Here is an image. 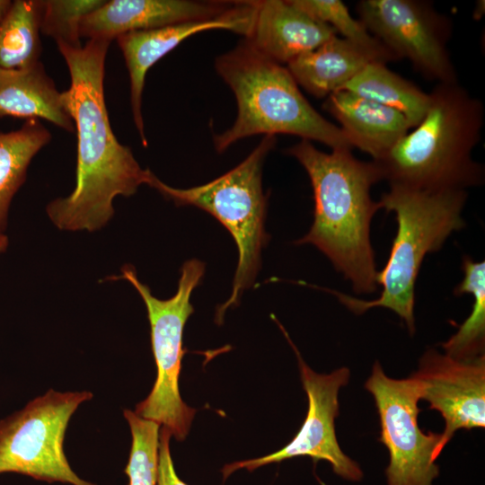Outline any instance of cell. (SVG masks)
Segmentation results:
<instances>
[{
    "label": "cell",
    "instance_id": "6da1fadb",
    "mask_svg": "<svg viewBox=\"0 0 485 485\" xmlns=\"http://www.w3.org/2000/svg\"><path fill=\"white\" fill-rule=\"evenodd\" d=\"M110 42L93 39L80 47L57 43L71 78L62 99L77 137L75 188L46 207L60 230L93 232L105 226L114 215L113 199L135 194L151 172L141 168L110 124L103 82Z\"/></svg>",
    "mask_w": 485,
    "mask_h": 485
},
{
    "label": "cell",
    "instance_id": "7a4b0ae2",
    "mask_svg": "<svg viewBox=\"0 0 485 485\" xmlns=\"http://www.w3.org/2000/svg\"><path fill=\"white\" fill-rule=\"evenodd\" d=\"M307 172L313 191V222L295 244H313L348 280L357 294L378 288L370 226L381 208L370 195L383 180L374 161L356 158L349 149L322 152L306 139L286 149Z\"/></svg>",
    "mask_w": 485,
    "mask_h": 485
},
{
    "label": "cell",
    "instance_id": "3957f363",
    "mask_svg": "<svg viewBox=\"0 0 485 485\" xmlns=\"http://www.w3.org/2000/svg\"><path fill=\"white\" fill-rule=\"evenodd\" d=\"M482 102L457 82L440 83L429 93L421 121L380 160L390 185L438 191L466 190L484 182L472 158L483 127Z\"/></svg>",
    "mask_w": 485,
    "mask_h": 485
},
{
    "label": "cell",
    "instance_id": "277c9868",
    "mask_svg": "<svg viewBox=\"0 0 485 485\" xmlns=\"http://www.w3.org/2000/svg\"><path fill=\"white\" fill-rule=\"evenodd\" d=\"M215 67L237 102L233 126L214 136L218 153L259 134H288L320 142L331 150L353 149L340 127L323 118L305 99L288 69L262 55L245 39L218 56Z\"/></svg>",
    "mask_w": 485,
    "mask_h": 485
},
{
    "label": "cell",
    "instance_id": "5b68a950",
    "mask_svg": "<svg viewBox=\"0 0 485 485\" xmlns=\"http://www.w3.org/2000/svg\"><path fill=\"white\" fill-rule=\"evenodd\" d=\"M467 191L449 190L428 191L390 185L378 201L381 208L393 212L397 231L389 259L376 283L382 287L375 300L358 299L340 291L317 287L330 292L355 314L374 307L393 311L415 331V285L420 266L428 253L441 249L447 238L464 227L463 210Z\"/></svg>",
    "mask_w": 485,
    "mask_h": 485
},
{
    "label": "cell",
    "instance_id": "8992f818",
    "mask_svg": "<svg viewBox=\"0 0 485 485\" xmlns=\"http://www.w3.org/2000/svg\"><path fill=\"white\" fill-rule=\"evenodd\" d=\"M275 145L276 136H264L237 166L199 186L179 189L163 182L152 172L148 177L146 185L176 206H193L214 216L236 243L238 261L231 295L216 309V322L219 324L227 309L236 306L243 292L254 284L261 251L269 239L265 231L268 199L261 175L264 160Z\"/></svg>",
    "mask_w": 485,
    "mask_h": 485
},
{
    "label": "cell",
    "instance_id": "52a82bcc",
    "mask_svg": "<svg viewBox=\"0 0 485 485\" xmlns=\"http://www.w3.org/2000/svg\"><path fill=\"white\" fill-rule=\"evenodd\" d=\"M205 273V264L190 259L182 264L178 288L168 299L155 297L142 283L130 265L121 269L118 278L128 280L142 297L150 323L151 346L157 375L148 396L140 401L135 413L166 428L176 440L186 438L196 410L181 399L179 376L186 349L182 345L183 331L194 308L190 296Z\"/></svg>",
    "mask_w": 485,
    "mask_h": 485
},
{
    "label": "cell",
    "instance_id": "ba28073f",
    "mask_svg": "<svg viewBox=\"0 0 485 485\" xmlns=\"http://www.w3.org/2000/svg\"><path fill=\"white\" fill-rule=\"evenodd\" d=\"M90 392L49 389L0 420V473L16 472L48 482L94 485L70 467L63 444L68 422Z\"/></svg>",
    "mask_w": 485,
    "mask_h": 485
},
{
    "label": "cell",
    "instance_id": "9c48e42d",
    "mask_svg": "<svg viewBox=\"0 0 485 485\" xmlns=\"http://www.w3.org/2000/svg\"><path fill=\"white\" fill-rule=\"evenodd\" d=\"M380 419V441L389 452L387 485H433L439 475L435 463L441 434L419 427V401L415 380L387 376L378 362L366 380Z\"/></svg>",
    "mask_w": 485,
    "mask_h": 485
},
{
    "label": "cell",
    "instance_id": "30bf717a",
    "mask_svg": "<svg viewBox=\"0 0 485 485\" xmlns=\"http://www.w3.org/2000/svg\"><path fill=\"white\" fill-rule=\"evenodd\" d=\"M357 11L366 29L399 59L408 58L438 84L457 82L446 48L451 24L429 2L362 0Z\"/></svg>",
    "mask_w": 485,
    "mask_h": 485
},
{
    "label": "cell",
    "instance_id": "8fae6325",
    "mask_svg": "<svg viewBox=\"0 0 485 485\" xmlns=\"http://www.w3.org/2000/svg\"><path fill=\"white\" fill-rule=\"evenodd\" d=\"M272 318L297 357L302 384L308 398L307 414L299 431L287 445L262 457L225 465L222 469L224 480L239 469L252 472L266 464L280 463L296 456H309L314 462L327 461L333 472L347 481H361L363 472L358 463L340 449L334 426V419L339 414V391L348 384L349 370L340 367L331 374L314 372L304 361L284 327L274 316Z\"/></svg>",
    "mask_w": 485,
    "mask_h": 485
},
{
    "label": "cell",
    "instance_id": "7c38bea8",
    "mask_svg": "<svg viewBox=\"0 0 485 485\" xmlns=\"http://www.w3.org/2000/svg\"><path fill=\"white\" fill-rule=\"evenodd\" d=\"M411 377L419 400L427 401L429 409L439 411L445 419L438 456L457 430L484 428V355L459 359L428 349Z\"/></svg>",
    "mask_w": 485,
    "mask_h": 485
},
{
    "label": "cell",
    "instance_id": "4fadbf2b",
    "mask_svg": "<svg viewBox=\"0 0 485 485\" xmlns=\"http://www.w3.org/2000/svg\"><path fill=\"white\" fill-rule=\"evenodd\" d=\"M258 1H235L225 13L209 19L176 23L158 29L136 31L116 38L130 79L133 120L143 146H147L142 114V95L149 68L187 38L209 30H227L250 37Z\"/></svg>",
    "mask_w": 485,
    "mask_h": 485
},
{
    "label": "cell",
    "instance_id": "5bb4252c",
    "mask_svg": "<svg viewBox=\"0 0 485 485\" xmlns=\"http://www.w3.org/2000/svg\"><path fill=\"white\" fill-rule=\"evenodd\" d=\"M235 1L111 0L84 16L80 37L112 41L121 34L216 17Z\"/></svg>",
    "mask_w": 485,
    "mask_h": 485
},
{
    "label": "cell",
    "instance_id": "9a60e30c",
    "mask_svg": "<svg viewBox=\"0 0 485 485\" xmlns=\"http://www.w3.org/2000/svg\"><path fill=\"white\" fill-rule=\"evenodd\" d=\"M336 31L292 4L291 0L258 1L252 31L245 39L269 59L288 64L333 36Z\"/></svg>",
    "mask_w": 485,
    "mask_h": 485
},
{
    "label": "cell",
    "instance_id": "2e32d148",
    "mask_svg": "<svg viewBox=\"0 0 485 485\" xmlns=\"http://www.w3.org/2000/svg\"><path fill=\"white\" fill-rule=\"evenodd\" d=\"M323 109L340 123L352 148L383 158L411 128V123L394 109L339 90L328 97Z\"/></svg>",
    "mask_w": 485,
    "mask_h": 485
},
{
    "label": "cell",
    "instance_id": "e0dca14e",
    "mask_svg": "<svg viewBox=\"0 0 485 485\" xmlns=\"http://www.w3.org/2000/svg\"><path fill=\"white\" fill-rule=\"evenodd\" d=\"M43 119L68 132L75 124L62 99V92L39 60L18 68L0 67V117Z\"/></svg>",
    "mask_w": 485,
    "mask_h": 485
},
{
    "label": "cell",
    "instance_id": "ac0fdd59",
    "mask_svg": "<svg viewBox=\"0 0 485 485\" xmlns=\"http://www.w3.org/2000/svg\"><path fill=\"white\" fill-rule=\"evenodd\" d=\"M375 61L380 62L371 53L335 35L290 61L287 68L298 85L316 98H326Z\"/></svg>",
    "mask_w": 485,
    "mask_h": 485
},
{
    "label": "cell",
    "instance_id": "d6986e66",
    "mask_svg": "<svg viewBox=\"0 0 485 485\" xmlns=\"http://www.w3.org/2000/svg\"><path fill=\"white\" fill-rule=\"evenodd\" d=\"M341 90L396 110L413 128L421 121L429 103V93L376 61L368 63Z\"/></svg>",
    "mask_w": 485,
    "mask_h": 485
},
{
    "label": "cell",
    "instance_id": "ffe728a7",
    "mask_svg": "<svg viewBox=\"0 0 485 485\" xmlns=\"http://www.w3.org/2000/svg\"><path fill=\"white\" fill-rule=\"evenodd\" d=\"M50 139V132L38 119L0 132V234L6 229L12 199L26 180L29 164Z\"/></svg>",
    "mask_w": 485,
    "mask_h": 485
},
{
    "label": "cell",
    "instance_id": "44dd1931",
    "mask_svg": "<svg viewBox=\"0 0 485 485\" xmlns=\"http://www.w3.org/2000/svg\"><path fill=\"white\" fill-rule=\"evenodd\" d=\"M43 1L15 0L0 22V67L18 68L39 61Z\"/></svg>",
    "mask_w": 485,
    "mask_h": 485
},
{
    "label": "cell",
    "instance_id": "7402d4cb",
    "mask_svg": "<svg viewBox=\"0 0 485 485\" xmlns=\"http://www.w3.org/2000/svg\"><path fill=\"white\" fill-rule=\"evenodd\" d=\"M462 268L463 278L454 294H472V312L457 332L442 344L446 355L459 359L481 356L485 340V262L465 256Z\"/></svg>",
    "mask_w": 485,
    "mask_h": 485
},
{
    "label": "cell",
    "instance_id": "603a6c76",
    "mask_svg": "<svg viewBox=\"0 0 485 485\" xmlns=\"http://www.w3.org/2000/svg\"><path fill=\"white\" fill-rule=\"evenodd\" d=\"M296 7L331 26L341 38L371 53L386 64L399 58L380 40L374 37L358 20L352 17L347 5L340 0H291Z\"/></svg>",
    "mask_w": 485,
    "mask_h": 485
},
{
    "label": "cell",
    "instance_id": "cb8c5ba5",
    "mask_svg": "<svg viewBox=\"0 0 485 485\" xmlns=\"http://www.w3.org/2000/svg\"><path fill=\"white\" fill-rule=\"evenodd\" d=\"M130 427L132 443L125 473L128 485H156L159 463L160 424L124 410Z\"/></svg>",
    "mask_w": 485,
    "mask_h": 485
},
{
    "label": "cell",
    "instance_id": "d4e9b609",
    "mask_svg": "<svg viewBox=\"0 0 485 485\" xmlns=\"http://www.w3.org/2000/svg\"><path fill=\"white\" fill-rule=\"evenodd\" d=\"M105 1L103 0H47L43 1L40 31L57 43L80 47V23Z\"/></svg>",
    "mask_w": 485,
    "mask_h": 485
},
{
    "label": "cell",
    "instance_id": "484cf974",
    "mask_svg": "<svg viewBox=\"0 0 485 485\" xmlns=\"http://www.w3.org/2000/svg\"><path fill=\"white\" fill-rule=\"evenodd\" d=\"M172 434L164 427L159 435V463L156 485H187L177 475L170 451Z\"/></svg>",
    "mask_w": 485,
    "mask_h": 485
},
{
    "label": "cell",
    "instance_id": "4316f807",
    "mask_svg": "<svg viewBox=\"0 0 485 485\" xmlns=\"http://www.w3.org/2000/svg\"><path fill=\"white\" fill-rule=\"evenodd\" d=\"M13 1L10 0H0V22L6 14L10 6L12 5Z\"/></svg>",
    "mask_w": 485,
    "mask_h": 485
},
{
    "label": "cell",
    "instance_id": "83f0119b",
    "mask_svg": "<svg viewBox=\"0 0 485 485\" xmlns=\"http://www.w3.org/2000/svg\"><path fill=\"white\" fill-rule=\"evenodd\" d=\"M8 243V237L4 234H0V253L6 250Z\"/></svg>",
    "mask_w": 485,
    "mask_h": 485
}]
</instances>
